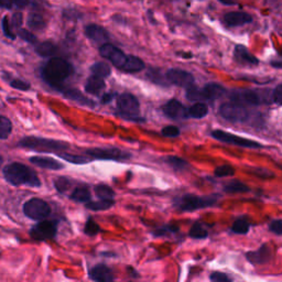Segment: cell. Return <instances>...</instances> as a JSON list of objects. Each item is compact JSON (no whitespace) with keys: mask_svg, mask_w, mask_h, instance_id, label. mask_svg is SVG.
I'll return each instance as SVG.
<instances>
[{"mask_svg":"<svg viewBox=\"0 0 282 282\" xmlns=\"http://www.w3.org/2000/svg\"><path fill=\"white\" fill-rule=\"evenodd\" d=\"M252 16L243 11H229L223 17V22L228 28L243 27L245 24L252 22Z\"/></svg>","mask_w":282,"mask_h":282,"instance_id":"9a60e30c","label":"cell"},{"mask_svg":"<svg viewBox=\"0 0 282 282\" xmlns=\"http://www.w3.org/2000/svg\"><path fill=\"white\" fill-rule=\"evenodd\" d=\"M12 125L10 123V120L3 117V116H0V139H6L9 137L11 134Z\"/></svg>","mask_w":282,"mask_h":282,"instance_id":"ab89813d","label":"cell"},{"mask_svg":"<svg viewBox=\"0 0 282 282\" xmlns=\"http://www.w3.org/2000/svg\"><path fill=\"white\" fill-rule=\"evenodd\" d=\"M269 229H270L272 233H275L278 236H281L282 234V221L281 219H276V221H272L269 225Z\"/></svg>","mask_w":282,"mask_h":282,"instance_id":"816d5d0a","label":"cell"},{"mask_svg":"<svg viewBox=\"0 0 282 282\" xmlns=\"http://www.w3.org/2000/svg\"><path fill=\"white\" fill-rule=\"evenodd\" d=\"M30 162L36 165V167L48 170H61L64 168L63 163H61L60 161L49 157H31Z\"/></svg>","mask_w":282,"mask_h":282,"instance_id":"7402d4cb","label":"cell"},{"mask_svg":"<svg viewBox=\"0 0 282 282\" xmlns=\"http://www.w3.org/2000/svg\"><path fill=\"white\" fill-rule=\"evenodd\" d=\"M211 135L213 138H215L218 141L224 143H229V144H234V146L237 147H242V148H249V149H258V148H263V144H260L257 142V141L247 139V138H243V137L236 136L233 134H229V132H226L224 130H213L211 132Z\"/></svg>","mask_w":282,"mask_h":282,"instance_id":"52a82bcc","label":"cell"},{"mask_svg":"<svg viewBox=\"0 0 282 282\" xmlns=\"http://www.w3.org/2000/svg\"><path fill=\"white\" fill-rule=\"evenodd\" d=\"M272 102L276 103L277 105H281L282 103V85L278 84L272 92Z\"/></svg>","mask_w":282,"mask_h":282,"instance_id":"f907efd6","label":"cell"},{"mask_svg":"<svg viewBox=\"0 0 282 282\" xmlns=\"http://www.w3.org/2000/svg\"><path fill=\"white\" fill-rule=\"evenodd\" d=\"M27 24L29 29H31L33 31H42L47 27V21H45L44 17L41 14L31 12L27 18Z\"/></svg>","mask_w":282,"mask_h":282,"instance_id":"484cf974","label":"cell"},{"mask_svg":"<svg viewBox=\"0 0 282 282\" xmlns=\"http://www.w3.org/2000/svg\"><path fill=\"white\" fill-rule=\"evenodd\" d=\"M84 233L86 235L90 236V237H93V236H96L97 234L101 233V227H99L97 223H95L93 221L92 217H88V219H87V222L85 224Z\"/></svg>","mask_w":282,"mask_h":282,"instance_id":"b9f144b4","label":"cell"},{"mask_svg":"<svg viewBox=\"0 0 282 282\" xmlns=\"http://www.w3.org/2000/svg\"><path fill=\"white\" fill-rule=\"evenodd\" d=\"M35 6V0H0V7L5 9H26Z\"/></svg>","mask_w":282,"mask_h":282,"instance_id":"d4e9b609","label":"cell"},{"mask_svg":"<svg viewBox=\"0 0 282 282\" xmlns=\"http://www.w3.org/2000/svg\"><path fill=\"white\" fill-rule=\"evenodd\" d=\"M2 30H3V33H5V35L7 36V38H9L11 40L16 39V35L14 33V31L11 30L9 18H8L7 16H5L2 18Z\"/></svg>","mask_w":282,"mask_h":282,"instance_id":"bcb514c9","label":"cell"},{"mask_svg":"<svg viewBox=\"0 0 282 282\" xmlns=\"http://www.w3.org/2000/svg\"><path fill=\"white\" fill-rule=\"evenodd\" d=\"M20 146L40 152H57L69 149L70 144L61 140H53L39 137H27L20 141Z\"/></svg>","mask_w":282,"mask_h":282,"instance_id":"277c9868","label":"cell"},{"mask_svg":"<svg viewBox=\"0 0 282 282\" xmlns=\"http://www.w3.org/2000/svg\"><path fill=\"white\" fill-rule=\"evenodd\" d=\"M218 114L227 122L235 123H247L251 117L250 111L247 109V107L230 101L219 106Z\"/></svg>","mask_w":282,"mask_h":282,"instance_id":"8992f818","label":"cell"},{"mask_svg":"<svg viewBox=\"0 0 282 282\" xmlns=\"http://www.w3.org/2000/svg\"><path fill=\"white\" fill-rule=\"evenodd\" d=\"M147 77L149 78V81H151L152 83H155L157 85H160V86H164L167 87L169 86V82L167 81V78H165V75H162V73H161L160 70L158 69H150L147 72Z\"/></svg>","mask_w":282,"mask_h":282,"instance_id":"d6a6232c","label":"cell"},{"mask_svg":"<svg viewBox=\"0 0 282 282\" xmlns=\"http://www.w3.org/2000/svg\"><path fill=\"white\" fill-rule=\"evenodd\" d=\"M186 98L189 99L191 102H203L205 101L204 94H203V90L200 87H197L195 85H191L190 87L186 88V93H185Z\"/></svg>","mask_w":282,"mask_h":282,"instance_id":"8d00e7d4","label":"cell"},{"mask_svg":"<svg viewBox=\"0 0 282 282\" xmlns=\"http://www.w3.org/2000/svg\"><path fill=\"white\" fill-rule=\"evenodd\" d=\"M18 35H19L20 38H21L24 41H27L28 43L35 44L36 41H38V39H36V36L33 35L32 32L28 31V30H24V29H20Z\"/></svg>","mask_w":282,"mask_h":282,"instance_id":"c3c4849f","label":"cell"},{"mask_svg":"<svg viewBox=\"0 0 282 282\" xmlns=\"http://www.w3.org/2000/svg\"><path fill=\"white\" fill-rule=\"evenodd\" d=\"M117 108L118 114L123 118L137 122L143 120L142 118H137L140 114V104L135 95L130 93L120 94L117 97Z\"/></svg>","mask_w":282,"mask_h":282,"instance_id":"5b68a950","label":"cell"},{"mask_svg":"<svg viewBox=\"0 0 282 282\" xmlns=\"http://www.w3.org/2000/svg\"><path fill=\"white\" fill-rule=\"evenodd\" d=\"M88 276L90 279L97 282H110L115 279L111 269L104 264H99L90 268L88 270Z\"/></svg>","mask_w":282,"mask_h":282,"instance_id":"ac0fdd59","label":"cell"},{"mask_svg":"<svg viewBox=\"0 0 282 282\" xmlns=\"http://www.w3.org/2000/svg\"><path fill=\"white\" fill-rule=\"evenodd\" d=\"M90 72L93 75H96L98 77L106 78L110 76L111 69L110 66L106 63V62H96L92 66H90Z\"/></svg>","mask_w":282,"mask_h":282,"instance_id":"1f68e13d","label":"cell"},{"mask_svg":"<svg viewBox=\"0 0 282 282\" xmlns=\"http://www.w3.org/2000/svg\"><path fill=\"white\" fill-rule=\"evenodd\" d=\"M190 237H192L194 239H205L207 236H209V231H207L206 228L202 225L201 223H194L193 226L191 227L190 229Z\"/></svg>","mask_w":282,"mask_h":282,"instance_id":"74e56055","label":"cell"},{"mask_svg":"<svg viewBox=\"0 0 282 282\" xmlns=\"http://www.w3.org/2000/svg\"><path fill=\"white\" fill-rule=\"evenodd\" d=\"M250 189L248 188L247 184L243 183L242 181L233 180L224 186V192L228 194H236V193H246L249 192Z\"/></svg>","mask_w":282,"mask_h":282,"instance_id":"f546056e","label":"cell"},{"mask_svg":"<svg viewBox=\"0 0 282 282\" xmlns=\"http://www.w3.org/2000/svg\"><path fill=\"white\" fill-rule=\"evenodd\" d=\"M57 90H60V92L64 95L65 98H69L70 101L80 104L82 106H89V107L95 106V103L93 101H90V99L85 97L80 90H77L75 88H66V87L62 86Z\"/></svg>","mask_w":282,"mask_h":282,"instance_id":"ffe728a7","label":"cell"},{"mask_svg":"<svg viewBox=\"0 0 282 282\" xmlns=\"http://www.w3.org/2000/svg\"><path fill=\"white\" fill-rule=\"evenodd\" d=\"M164 162L168 163L174 171L177 172L185 171V170L189 168L188 161H185L184 159H182V158L176 156H169L167 158H164Z\"/></svg>","mask_w":282,"mask_h":282,"instance_id":"4dcf8cb0","label":"cell"},{"mask_svg":"<svg viewBox=\"0 0 282 282\" xmlns=\"http://www.w3.org/2000/svg\"><path fill=\"white\" fill-rule=\"evenodd\" d=\"M116 97V94L115 93H107L105 95H103V97H102V103L103 104H108L110 103L111 101H114Z\"/></svg>","mask_w":282,"mask_h":282,"instance_id":"11a10c76","label":"cell"},{"mask_svg":"<svg viewBox=\"0 0 282 282\" xmlns=\"http://www.w3.org/2000/svg\"><path fill=\"white\" fill-rule=\"evenodd\" d=\"M99 54H101V56H103L104 59L111 62V64L118 70L123 69V66L126 63L128 56L126 53H123V51H122V50L108 42L104 43L99 47Z\"/></svg>","mask_w":282,"mask_h":282,"instance_id":"8fae6325","label":"cell"},{"mask_svg":"<svg viewBox=\"0 0 282 282\" xmlns=\"http://www.w3.org/2000/svg\"><path fill=\"white\" fill-rule=\"evenodd\" d=\"M207 114H209V107H207L206 104L203 102L194 103L193 105L188 109L189 117H192L195 119L204 118Z\"/></svg>","mask_w":282,"mask_h":282,"instance_id":"83f0119b","label":"cell"},{"mask_svg":"<svg viewBox=\"0 0 282 282\" xmlns=\"http://www.w3.org/2000/svg\"><path fill=\"white\" fill-rule=\"evenodd\" d=\"M235 61L243 65H258L259 60L255 55H252L245 45L237 44L234 50Z\"/></svg>","mask_w":282,"mask_h":282,"instance_id":"d6986e66","label":"cell"},{"mask_svg":"<svg viewBox=\"0 0 282 282\" xmlns=\"http://www.w3.org/2000/svg\"><path fill=\"white\" fill-rule=\"evenodd\" d=\"M161 134L168 138H176L180 136V129L176 126H167L161 130Z\"/></svg>","mask_w":282,"mask_h":282,"instance_id":"7dc6e473","label":"cell"},{"mask_svg":"<svg viewBox=\"0 0 282 282\" xmlns=\"http://www.w3.org/2000/svg\"><path fill=\"white\" fill-rule=\"evenodd\" d=\"M10 85L17 89H21V90H28L29 88H30V84L21 80H14L10 83Z\"/></svg>","mask_w":282,"mask_h":282,"instance_id":"f5cc1de1","label":"cell"},{"mask_svg":"<svg viewBox=\"0 0 282 282\" xmlns=\"http://www.w3.org/2000/svg\"><path fill=\"white\" fill-rule=\"evenodd\" d=\"M94 190L99 200H114L115 192L110 186L105 184H99L95 186Z\"/></svg>","mask_w":282,"mask_h":282,"instance_id":"e575fe53","label":"cell"},{"mask_svg":"<svg viewBox=\"0 0 282 282\" xmlns=\"http://www.w3.org/2000/svg\"><path fill=\"white\" fill-rule=\"evenodd\" d=\"M219 196H221L219 194H210V195L205 196L184 194V195L174 200V207L179 212H194L215 205Z\"/></svg>","mask_w":282,"mask_h":282,"instance_id":"3957f363","label":"cell"},{"mask_svg":"<svg viewBox=\"0 0 282 282\" xmlns=\"http://www.w3.org/2000/svg\"><path fill=\"white\" fill-rule=\"evenodd\" d=\"M179 230V227L174 226V225H167L160 228H157L155 231H152V235L156 236V237H159V236H167L168 234L176 233Z\"/></svg>","mask_w":282,"mask_h":282,"instance_id":"f6af8a7d","label":"cell"},{"mask_svg":"<svg viewBox=\"0 0 282 282\" xmlns=\"http://www.w3.org/2000/svg\"><path fill=\"white\" fill-rule=\"evenodd\" d=\"M3 176L9 183L14 185L26 184L29 186H35V188H39L41 185V181L36 173L22 163L16 162L8 164L3 169Z\"/></svg>","mask_w":282,"mask_h":282,"instance_id":"7a4b0ae2","label":"cell"},{"mask_svg":"<svg viewBox=\"0 0 282 282\" xmlns=\"http://www.w3.org/2000/svg\"><path fill=\"white\" fill-rule=\"evenodd\" d=\"M210 279L211 281H214V282H229L233 280L229 276H227L226 273L218 272V271H215L212 273V275L210 276Z\"/></svg>","mask_w":282,"mask_h":282,"instance_id":"681fc988","label":"cell"},{"mask_svg":"<svg viewBox=\"0 0 282 282\" xmlns=\"http://www.w3.org/2000/svg\"><path fill=\"white\" fill-rule=\"evenodd\" d=\"M22 21H23V16L22 14H20V12H16V14H14V16H12V26H14L15 28L19 29L20 27H21Z\"/></svg>","mask_w":282,"mask_h":282,"instance_id":"db71d44e","label":"cell"},{"mask_svg":"<svg viewBox=\"0 0 282 282\" xmlns=\"http://www.w3.org/2000/svg\"><path fill=\"white\" fill-rule=\"evenodd\" d=\"M215 176L217 177H225V176H231L235 174V169L231 167V165H221V167H217L214 171Z\"/></svg>","mask_w":282,"mask_h":282,"instance_id":"ee69618b","label":"cell"},{"mask_svg":"<svg viewBox=\"0 0 282 282\" xmlns=\"http://www.w3.org/2000/svg\"><path fill=\"white\" fill-rule=\"evenodd\" d=\"M271 65L275 66L277 69H281V62L280 61H276V62H271Z\"/></svg>","mask_w":282,"mask_h":282,"instance_id":"6f0895ef","label":"cell"},{"mask_svg":"<svg viewBox=\"0 0 282 282\" xmlns=\"http://www.w3.org/2000/svg\"><path fill=\"white\" fill-rule=\"evenodd\" d=\"M1 164H2V157L0 156V167H1Z\"/></svg>","mask_w":282,"mask_h":282,"instance_id":"680465c9","label":"cell"},{"mask_svg":"<svg viewBox=\"0 0 282 282\" xmlns=\"http://www.w3.org/2000/svg\"><path fill=\"white\" fill-rule=\"evenodd\" d=\"M248 172L255 176L263 177V179H272V177H275V173L266 168H251L248 170Z\"/></svg>","mask_w":282,"mask_h":282,"instance_id":"7bdbcfd3","label":"cell"},{"mask_svg":"<svg viewBox=\"0 0 282 282\" xmlns=\"http://www.w3.org/2000/svg\"><path fill=\"white\" fill-rule=\"evenodd\" d=\"M115 205L114 200H101L96 202H86V209H88L90 211H106L111 209Z\"/></svg>","mask_w":282,"mask_h":282,"instance_id":"836d02e7","label":"cell"},{"mask_svg":"<svg viewBox=\"0 0 282 282\" xmlns=\"http://www.w3.org/2000/svg\"><path fill=\"white\" fill-rule=\"evenodd\" d=\"M205 101H216L227 94V89L218 83H209L202 88Z\"/></svg>","mask_w":282,"mask_h":282,"instance_id":"44dd1931","label":"cell"},{"mask_svg":"<svg viewBox=\"0 0 282 282\" xmlns=\"http://www.w3.org/2000/svg\"><path fill=\"white\" fill-rule=\"evenodd\" d=\"M86 155L93 159L122 161L130 159L131 153L118 148H93L86 150Z\"/></svg>","mask_w":282,"mask_h":282,"instance_id":"9c48e42d","label":"cell"},{"mask_svg":"<svg viewBox=\"0 0 282 282\" xmlns=\"http://www.w3.org/2000/svg\"><path fill=\"white\" fill-rule=\"evenodd\" d=\"M104 88H105V81H104V78L98 77L96 75H92L87 78V81L85 83L86 93H88L89 95H94V96H97V95L103 92Z\"/></svg>","mask_w":282,"mask_h":282,"instance_id":"603a6c76","label":"cell"},{"mask_svg":"<svg viewBox=\"0 0 282 282\" xmlns=\"http://www.w3.org/2000/svg\"><path fill=\"white\" fill-rule=\"evenodd\" d=\"M74 73L73 65L62 57H52L41 70L43 80L53 88L59 89L63 82Z\"/></svg>","mask_w":282,"mask_h":282,"instance_id":"6da1fadb","label":"cell"},{"mask_svg":"<svg viewBox=\"0 0 282 282\" xmlns=\"http://www.w3.org/2000/svg\"><path fill=\"white\" fill-rule=\"evenodd\" d=\"M84 33L87 39L99 45L107 43L110 39L108 31H107L105 28L99 26V24L95 23L87 24L84 29Z\"/></svg>","mask_w":282,"mask_h":282,"instance_id":"5bb4252c","label":"cell"},{"mask_svg":"<svg viewBox=\"0 0 282 282\" xmlns=\"http://www.w3.org/2000/svg\"><path fill=\"white\" fill-rule=\"evenodd\" d=\"M249 228H250L249 221H248L247 218L242 217L236 219L234 222L233 226H231V231L238 235H246L248 231H249Z\"/></svg>","mask_w":282,"mask_h":282,"instance_id":"d590c367","label":"cell"},{"mask_svg":"<svg viewBox=\"0 0 282 282\" xmlns=\"http://www.w3.org/2000/svg\"><path fill=\"white\" fill-rule=\"evenodd\" d=\"M163 114L170 119H184L188 118V109L183 106V104L177 99H170L162 106Z\"/></svg>","mask_w":282,"mask_h":282,"instance_id":"2e32d148","label":"cell"},{"mask_svg":"<svg viewBox=\"0 0 282 282\" xmlns=\"http://www.w3.org/2000/svg\"><path fill=\"white\" fill-rule=\"evenodd\" d=\"M57 224L53 221H42L32 227L30 231L31 237L38 242H44L55 237Z\"/></svg>","mask_w":282,"mask_h":282,"instance_id":"7c38bea8","label":"cell"},{"mask_svg":"<svg viewBox=\"0 0 282 282\" xmlns=\"http://www.w3.org/2000/svg\"><path fill=\"white\" fill-rule=\"evenodd\" d=\"M23 212L29 218L42 221L51 214V206L41 198H31L24 204Z\"/></svg>","mask_w":282,"mask_h":282,"instance_id":"ba28073f","label":"cell"},{"mask_svg":"<svg viewBox=\"0 0 282 282\" xmlns=\"http://www.w3.org/2000/svg\"><path fill=\"white\" fill-rule=\"evenodd\" d=\"M144 68H146V64H144V62L140 57L135 55H128L126 63L123 64V69L120 70H123L125 73H138L143 70Z\"/></svg>","mask_w":282,"mask_h":282,"instance_id":"cb8c5ba5","label":"cell"},{"mask_svg":"<svg viewBox=\"0 0 282 282\" xmlns=\"http://www.w3.org/2000/svg\"><path fill=\"white\" fill-rule=\"evenodd\" d=\"M59 157H61L62 159L66 160L68 162L74 163V164H85V163H88L89 161H92V159H89V158L78 156V155H72V153H66V152L59 153Z\"/></svg>","mask_w":282,"mask_h":282,"instance_id":"f35d334b","label":"cell"},{"mask_svg":"<svg viewBox=\"0 0 282 282\" xmlns=\"http://www.w3.org/2000/svg\"><path fill=\"white\" fill-rule=\"evenodd\" d=\"M217 1L223 3V5H225V6H235L239 2V0H217Z\"/></svg>","mask_w":282,"mask_h":282,"instance_id":"9f6ffc18","label":"cell"},{"mask_svg":"<svg viewBox=\"0 0 282 282\" xmlns=\"http://www.w3.org/2000/svg\"><path fill=\"white\" fill-rule=\"evenodd\" d=\"M57 51H59V49L52 41H44L35 47V52L42 57H51L55 55Z\"/></svg>","mask_w":282,"mask_h":282,"instance_id":"4316f807","label":"cell"},{"mask_svg":"<svg viewBox=\"0 0 282 282\" xmlns=\"http://www.w3.org/2000/svg\"><path fill=\"white\" fill-rule=\"evenodd\" d=\"M70 200L77 203H86L90 201V191L86 186H77L70 194Z\"/></svg>","mask_w":282,"mask_h":282,"instance_id":"f1b7e54d","label":"cell"},{"mask_svg":"<svg viewBox=\"0 0 282 282\" xmlns=\"http://www.w3.org/2000/svg\"><path fill=\"white\" fill-rule=\"evenodd\" d=\"M165 78H167L169 84L184 87V88H188V87L195 83L192 74L180 69H170L165 73Z\"/></svg>","mask_w":282,"mask_h":282,"instance_id":"4fadbf2b","label":"cell"},{"mask_svg":"<svg viewBox=\"0 0 282 282\" xmlns=\"http://www.w3.org/2000/svg\"><path fill=\"white\" fill-rule=\"evenodd\" d=\"M246 258L252 264H264L269 263L272 258V250L269 245L264 244L259 249L249 251L246 254Z\"/></svg>","mask_w":282,"mask_h":282,"instance_id":"e0dca14e","label":"cell"},{"mask_svg":"<svg viewBox=\"0 0 282 282\" xmlns=\"http://www.w3.org/2000/svg\"><path fill=\"white\" fill-rule=\"evenodd\" d=\"M70 184H72V181H70V179H69L68 176H60L54 180L55 189L59 191L60 193L68 192L69 189L70 188Z\"/></svg>","mask_w":282,"mask_h":282,"instance_id":"60d3db41","label":"cell"},{"mask_svg":"<svg viewBox=\"0 0 282 282\" xmlns=\"http://www.w3.org/2000/svg\"><path fill=\"white\" fill-rule=\"evenodd\" d=\"M230 102H234L245 107L247 106H258L263 103V99L259 93L252 89H233L229 93Z\"/></svg>","mask_w":282,"mask_h":282,"instance_id":"30bf717a","label":"cell"}]
</instances>
